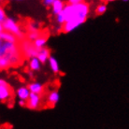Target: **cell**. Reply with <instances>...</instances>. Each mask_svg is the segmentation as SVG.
Instances as JSON below:
<instances>
[{"mask_svg": "<svg viewBox=\"0 0 129 129\" xmlns=\"http://www.w3.org/2000/svg\"><path fill=\"white\" fill-rule=\"evenodd\" d=\"M60 99V94L59 92L56 90H53L52 92H50L48 94V102L51 106H55L56 104L59 102Z\"/></svg>", "mask_w": 129, "mask_h": 129, "instance_id": "obj_12", "label": "cell"}, {"mask_svg": "<svg viewBox=\"0 0 129 129\" xmlns=\"http://www.w3.org/2000/svg\"><path fill=\"white\" fill-rule=\"evenodd\" d=\"M11 88L4 79L0 78V101L5 102L11 97Z\"/></svg>", "mask_w": 129, "mask_h": 129, "instance_id": "obj_4", "label": "cell"}, {"mask_svg": "<svg viewBox=\"0 0 129 129\" xmlns=\"http://www.w3.org/2000/svg\"><path fill=\"white\" fill-rule=\"evenodd\" d=\"M7 19V15L6 12L2 7H0V23H4V21Z\"/></svg>", "mask_w": 129, "mask_h": 129, "instance_id": "obj_18", "label": "cell"}, {"mask_svg": "<svg viewBox=\"0 0 129 129\" xmlns=\"http://www.w3.org/2000/svg\"><path fill=\"white\" fill-rule=\"evenodd\" d=\"M16 95L20 100H23V101H27L30 95V91L27 86H21L17 89Z\"/></svg>", "mask_w": 129, "mask_h": 129, "instance_id": "obj_6", "label": "cell"}, {"mask_svg": "<svg viewBox=\"0 0 129 129\" xmlns=\"http://www.w3.org/2000/svg\"><path fill=\"white\" fill-rule=\"evenodd\" d=\"M18 104H19V106H21V107H25L26 106V101H23V100H19Z\"/></svg>", "mask_w": 129, "mask_h": 129, "instance_id": "obj_21", "label": "cell"}, {"mask_svg": "<svg viewBox=\"0 0 129 129\" xmlns=\"http://www.w3.org/2000/svg\"><path fill=\"white\" fill-rule=\"evenodd\" d=\"M66 3L62 0H54L53 5L52 6V13L55 16H57L59 13H61L64 10Z\"/></svg>", "mask_w": 129, "mask_h": 129, "instance_id": "obj_8", "label": "cell"}, {"mask_svg": "<svg viewBox=\"0 0 129 129\" xmlns=\"http://www.w3.org/2000/svg\"><path fill=\"white\" fill-rule=\"evenodd\" d=\"M33 44L38 50H40V49H43L46 47V44H47V38L41 36L40 38H39L38 39H36L35 41L33 42Z\"/></svg>", "mask_w": 129, "mask_h": 129, "instance_id": "obj_14", "label": "cell"}, {"mask_svg": "<svg viewBox=\"0 0 129 129\" xmlns=\"http://www.w3.org/2000/svg\"><path fill=\"white\" fill-rule=\"evenodd\" d=\"M29 68L32 71H39L41 69V66L42 64L39 62V60L37 57H34V58L29 59Z\"/></svg>", "mask_w": 129, "mask_h": 129, "instance_id": "obj_13", "label": "cell"}, {"mask_svg": "<svg viewBox=\"0 0 129 129\" xmlns=\"http://www.w3.org/2000/svg\"><path fill=\"white\" fill-rule=\"evenodd\" d=\"M0 39L3 41L10 42V43H18V41H19L15 36L7 32V31H3L2 33H0Z\"/></svg>", "mask_w": 129, "mask_h": 129, "instance_id": "obj_10", "label": "cell"}, {"mask_svg": "<svg viewBox=\"0 0 129 129\" xmlns=\"http://www.w3.org/2000/svg\"><path fill=\"white\" fill-rule=\"evenodd\" d=\"M4 31V27H3V23H0V33H2Z\"/></svg>", "mask_w": 129, "mask_h": 129, "instance_id": "obj_22", "label": "cell"}, {"mask_svg": "<svg viewBox=\"0 0 129 129\" xmlns=\"http://www.w3.org/2000/svg\"><path fill=\"white\" fill-rule=\"evenodd\" d=\"M27 87H28L31 94H39V95H40L44 90V87L40 82H31Z\"/></svg>", "mask_w": 129, "mask_h": 129, "instance_id": "obj_9", "label": "cell"}, {"mask_svg": "<svg viewBox=\"0 0 129 129\" xmlns=\"http://www.w3.org/2000/svg\"><path fill=\"white\" fill-rule=\"evenodd\" d=\"M28 32H39V24L35 22H30L27 24Z\"/></svg>", "mask_w": 129, "mask_h": 129, "instance_id": "obj_16", "label": "cell"}, {"mask_svg": "<svg viewBox=\"0 0 129 129\" xmlns=\"http://www.w3.org/2000/svg\"><path fill=\"white\" fill-rule=\"evenodd\" d=\"M48 64L50 66V68L52 69V71L54 74H58L60 72V67H59V63L57 61V59L55 58L53 55H51L50 58L48 60Z\"/></svg>", "mask_w": 129, "mask_h": 129, "instance_id": "obj_11", "label": "cell"}, {"mask_svg": "<svg viewBox=\"0 0 129 129\" xmlns=\"http://www.w3.org/2000/svg\"><path fill=\"white\" fill-rule=\"evenodd\" d=\"M51 56V52H50V50L48 48H43L39 50V52H38V55H37V58L39 59V62L41 64H45L47 63Z\"/></svg>", "mask_w": 129, "mask_h": 129, "instance_id": "obj_7", "label": "cell"}, {"mask_svg": "<svg viewBox=\"0 0 129 129\" xmlns=\"http://www.w3.org/2000/svg\"><path fill=\"white\" fill-rule=\"evenodd\" d=\"M108 10V4L107 3H100L97 5L96 9H95V13L98 15H102Z\"/></svg>", "mask_w": 129, "mask_h": 129, "instance_id": "obj_15", "label": "cell"}, {"mask_svg": "<svg viewBox=\"0 0 129 129\" xmlns=\"http://www.w3.org/2000/svg\"><path fill=\"white\" fill-rule=\"evenodd\" d=\"M40 103H41L40 95L30 93L29 98L26 101V107L30 110H38L40 106Z\"/></svg>", "mask_w": 129, "mask_h": 129, "instance_id": "obj_5", "label": "cell"}, {"mask_svg": "<svg viewBox=\"0 0 129 129\" xmlns=\"http://www.w3.org/2000/svg\"><path fill=\"white\" fill-rule=\"evenodd\" d=\"M90 14V5L81 1L78 5L66 4L64 10L56 16L55 22L62 26V32L70 33L85 23Z\"/></svg>", "mask_w": 129, "mask_h": 129, "instance_id": "obj_1", "label": "cell"}, {"mask_svg": "<svg viewBox=\"0 0 129 129\" xmlns=\"http://www.w3.org/2000/svg\"><path fill=\"white\" fill-rule=\"evenodd\" d=\"M53 2H54V0H44L43 1V5L47 8H52V6L53 5Z\"/></svg>", "mask_w": 129, "mask_h": 129, "instance_id": "obj_19", "label": "cell"}, {"mask_svg": "<svg viewBox=\"0 0 129 129\" xmlns=\"http://www.w3.org/2000/svg\"><path fill=\"white\" fill-rule=\"evenodd\" d=\"M40 37H41L40 31H39V32H28V34H27V39L32 42H34L36 39H38Z\"/></svg>", "mask_w": 129, "mask_h": 129, "instance_id": "obj_17", "label": "cell"}, {"mask_svg": "<svg viewBox=\"0 0 129 129\" xmlns=\"http://www.w3.org/2000/svg\"><path fill=\"white\" fill-rule=\"evenodd\" d=\"M20 50L22 54L24 55L27 58H34L37 57L39 50L36 48L32 41H30L28 39H23L20 44Z\"/></svg>", "mask_w": 129, "mask_h": 129, "instance_id": "obj_3", "label": "cell"}, {"mask_svg": "<svg viewBox=\"0 0 129 129\" xmlns=\"http://www.w3.org/2000/svg\"><path fill=\"white\" fill-rule=\"evenodd\" d=\"M81 0H70V1H68V4L69 5H78L79 3H81Z\"/></svg>", "mask_w": 129, "mask_h": 129, "instance_id": "obj_20", "label": "cell"}, {"mask_svg": "<svg viewBox=\"0 0 129 129\" xmlns=\"http://www.w3.org/2000/svg\"><path fill=\"white\" fill-rule=\"evenodd\" d=\"M4 31L10 33L16 37L18 40H23L24 39V33L21 29V26L15 20L10 17H7V19L3 23Z\"/></svg>", "mask_w": 129, "mask_h": 129, "instance_id": "obj_2", "label": "cell"}]
</instances>
